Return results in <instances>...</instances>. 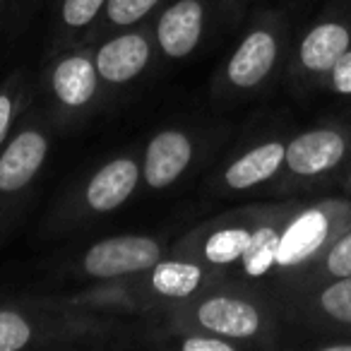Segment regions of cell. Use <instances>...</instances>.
Instances as JSON below:
<instances>
[{
	"mask_svg": "<svg viewBox=\"0 0 351 351\" xmlns=\"http://www.w3.org/2000/svg\"><path fill=\"white\" fill-rule=\"evenodd\" d=\"M351 277V226H346L313 263H308L303 269H298L293 277H289L284 284L272 289V296L282 291H291V289L313 287V284L330 282V279Z\"/></svg>",
	"mask_w": 351,
	"mask_h": 351,
	"instance_id": "d6986e66",
	"label": "cell"
},
{
	"mask_svg": "<svg viewBox=\"0 0 351 351\" xmlns=\"http://www.w3.org/2000/svg\"><path fill=\"white\" fill-rule=\"evenodd\" d=\"M5 3H8V0H0V10H3V8H5Z\"/></svg>",
	"mask_w": 351,
	"mask_h": 351,
	"instance_id": "484cf974",
	"label": "cell"
},
{
	"mask_svg": "<svg viewBox=\"0 0 351 351\" xmlns=\"http://www.w3.org/2000/svg\"><path fill=\"white\" fill-rule=\"evenodd\" d=\"M219 277L221 274H215L195 258L173 253L171 258H161L147 272L132 277V284L145 306V313L154 315L164 306L191 298L193 293H197Z\"/></svg>",
	"mask_w": 351,
	"mask_h": 351,
	"instance_id": "2e32d148",
	"label": "cell"
},
{
	"mask_svg": "<svg viewBox=\"0 0 351 351\" xmlns=\"http://www.w3.org/2000/svg\"><path fill=\"white\" fill-rule=\"evenodd\" d=\"M351 226V197H322L303 202L287 224L279 243L277 265L267 289H277L289 277L317 258L341 231Z\"/></svg>",
	"mask_w": 351,
	"mask_h": 351,
	"instance_id": "9c48e42d",
	"label": "cell"
},
{
	"mask_svg": "<svg viewBox=\"0 0 351 351\" xmlns=\"http://www.w3.org/2000/svg\"><path fill=\"white\" fill-rule=\"evenodd\" d=\"M351 164V118L332 116L291 132L274 195L298 197L339 186Z\"/></svg>",
	"mask_w": 351,
	"mask_h": 351,
	"instance_id": "277c9868",
	"label": "cell"
},
{
	"mask_svg": "<svg viewBox=\"0 0 351 351\" xmlns=\"http://www.w3.org/2000/svg\"><path fill=\"white\" fill-rule=\"evenodd\" d=\"M320 92H327L330 97L351 101V49L346 51L339 58V63L330 70V75H327L325 82H322Z\"/></svg>",
	"mask_w": 351,
	"mask_h": 351,
	"instance_id": "603a6c76",
	"label": "cell"
},
{
	"mask_svg": "<svg viewBox=\"0 0 351 351\" xmlns=\"http://www.w3.org/2000/svg\"><path fill=\"white\" fill-rule=\"evenodd\" d=\"M248 0H169L152 20L156 53L181 63L202 51L219 32L239 25Z\"/></svg>",
	"mask_w": 351,
	"mask_h": 351,
	"instance_id": "8992f818",
	"label": "cell"
},
{
	"mask_svg": "<svg viewBox=\"0 0 351 351\" xmlns=\"http://www.w3.org/2000/svg\"><path fill=\"white\" fill-rule=\"evenodd\" d=\"M274 298L284 322L308 335L325 330H351V277L291 289L277 293Z\"/></svg>",
	"mask_w": 351,
	"mask_h": 351,
	"instance_id": "5bb4252c",
	"label": "cell"
},
{
	"mask_svg": "<svg viewBox=\"0 0 351 351\" xmlns=\"http://www.w3.org/2000/svg\"><path fill=\"white\" fill-rule=\"evenodd\" d=\"M156 344L164 349H181V351H245L241 344L231 339H221L217 335H207L191 327H169L156 332Z\"/></svg>",
	"mask_w": 351,
	"mask_h": 351,
	"instance_id": "7402d4cb",
	"label": "cell"
},
{
	"mask_svg": "<svg viewBox=\"0 0 351 351\" xmlns=\"http://www.w3.org/2000/svg\"><path fill=\"white\" fill-rule=\"evenodd\" d=\"M142 186V166L137 154H116L92 169L82 181L73 183L53 202L44 219V231L49 239H63L84 226L118 212Z\"/></svg>",
	"mask_w": 351,
	"mask_h": 351,
	"instance_id": "3957f363",
	"label": "cell"
},
{
	"mask_svg": "<svg viewBox=\"0 0 351 351\" xmlns=\"http://www.w3.org/2000/svg\"><path fill=\"white\" fill-rule=\"evenodd\" d=\"M169 0H108L101 12V20L94 32V41L111 32H121L128 27H137L149 22ZM92 41V44H94Z\"/></svg>",
	"mask_w": 351,
	"mask_h": 351,
	"instance_id": "44dd1931",
	"label": "cell"
},
{
	"mask_svg": "<svg viewBox=\"0 0 351 351\" xmlns=\"http://www.w3.org/2000/svg\"><path fill=\"white\" fill-rule=\"evenodd\" d=\"M97 332H104V322L94 313L75 311L56 298L29 306H0V351L80 344V337Z\"/></svg>",
	"mask_w": 351,
	"mask_h": 351,
	"instance_id": "52a82bcc",
	"label": "cell"
},
{
	"mask_svg": "<svg viewBox=\"0 0 351 351\" xmlns=\"http://www.w3.org/2000/svg\"><path fill=\"white\" fill-rule=\"evenodd\" d=\"M303 346L313 351H351V330L315 332L311 339L303 341Z\"/></svg>",
	"mask_w": 351,
	"mask_h": 351,
	"instance_id": "cb8c5ba5",
	"label": "cell"
},
{
	"mask_svg": "<svg viewBox=\"0 0 351 351\" xmlns=\"http://www.w3.org/2000/svg\"><path fill=\"white\" fill-rule=\"evenodd\" d=\"M34 99V84L25 68H17L0 82V152L20 125L25 111Z\"/></svg>",
	"mask_w": 351,
	"mask_h": 351,
	"instance_id": "ffe728a7",
	"label": "cell"
},
{
	"mask_svg": "<svg viewBox=\"0 0 351 351\" xmlns=\"http://www.w3.org/2000/svg\"><path fill=\"white\" fill-rule=\"evenodd\" d=\"M56 121L32 104L0 152V241L20 221L53 149Z\"/></svg>",
	"mask_w": 351,
	"mask_h": 351,
	"instance_id": "5b68a950",
	"label": "cell"
},
{
	"mask_svg": "<svg viewBox=\"0 0 351 351\" xmlns=\"http://www.w3.org/2000/svg\"><path fill=\"white\" fill-rule=\"evenodd\" d=\"M108 0H56L49 56L94 41V32Z\"/></svg>",
	"mask_w": 351,
	"mask_h": 351,
	"instance_id": "ac0fdd59",
	"label": "cell"
},
{
	"mask_svg": "<svg viewBox=\"0 0 351 351\" xmlns=\"http://www.w3.org/2000/svg\"><path fill=\"white\" fill-rule=\"evenodd\" d=\"M258 215L260 205H250L215 217L183 236L173 245V253L195 258L215 274L231 277L234 269L239 272L241 263L248 255Z\"/></svg>",
	"mask_w": 351,
	"mask_h": 351,
	"instance_id": "8fae6325",
	"label": "cell"
},
{
	"mask_svg": "<svg viewBox=\"0 0 351 351\" xmlns=\"http://www.w3.org/2000/svg\"><path fill=\"white\" fill-rule=\"evenodd\" d=\"M202 140L195 130L183 125H166L147 140L140 154L142 188L166 191L176 186L193 169L202 152Z\"/></svg>",
	"mask_w": 351,
	"mask_h": 351,
	"instance_id": "e0dca14e",
	"label": "cell"
},
{
	"mask_svg": "<svg viewBox=\"0 0 351 351\" xmlns=\"http://www.w3.org/2000/svg\"><path fill=\"white\" fill-rule=\"evenodd\" d=\"M351 49V0H327L320 15L291 44L287 80L298 94L320 92L339 58Z\"/></svg>",
	"mask_w": 351,
	"mask_h": 351,
	"instance_id": "ba28073f",
	"label": "cell"
},
{
	"mask_svg": "<svg viewBox=\"0 0 351 351\" xmlns=\"http://www.w3.org/2000/svg\"><path fill=\"white\" fill-rule=\"evenodd\" d=\"M339 188H341V193H344L346 197H351V164L346 166L344 176H341V181H339Z\"/></svg>",
	"mask_w": 351,
	"mask_h": 351,
	"instance_id": "d4e9b609",
	"label": "cell"
},
{
	"mask_svg": "<svg viewBox=\"0 0 351 351\" xmlns=\"http://www.w3.org/2000/svg\"><path fill=\"white\" fill-rule=\"evenodd\" d=\"M44 92L56 123L77 125L94 116L104 101V87L94 65V44L75 46L49 56L44 70Z\"/></svg>",
	"mask_w": 351,
	"mask_h": 351,
	"instance_id": "30bf717a",
	"label": "cell"
},
{
	"mask_svg": "<svg viewBox=\"0 0 351 351\" xmlns=\"http://www.w3.org/2000/svg\"><path fill=\"white\" fill-rule=\"evenodd\" d=\"M289 132L269 130L231 154L212 178V191L219 195H245L263 186H274L287 156Z\"/></svg>",
	"mask_w": 351,
	"mask_h": 351,
	"instance_id": "9a60e30c",
	"label": "cell"
},
{
	"mask_svg": "<svg viewBox=\"0 0 351 351\" xmlns=\"http://www.w3.org/2000/svg\"><path fill=\"white\" fill-rule=\"evenodd\" d=\"M166 253V243L149 234H121L87 245L68 267L63 277L84 282L128 279L154 267Z\"/></svg>",
	"mask_w": 351,
	"mask_h": 351,
	"instance_id": "7c38bea8",
	"label": "cell"
},
{
	"mask_svg": "<svg viewBox=\"0 0 351 351\" xmlns=\"http://www.w3.org/2000/svg\"><path fill=\"white\" fill-rule=\"evenodd\" d=\"M291 44V17L287 10H255L236 46L217 68L212 97L219 104H243L260 97L287 73Z\"/></svg>",
	"mask_w": 351,
	"mask_h": 351,
	"instance_id": "7a4b0ae2",
	"label": "cell"
},
{
	"mask_svg": "<svg viewBox=\"0 0 351 351\" xmlns=\"http://www.w3.org/2000/svg\"><path fill=\"white\" fill-rule=\"evenodd\" d=\"M159 58L152 34V22L128 27L94 41V65L101 80L104 97L111 99L132 87Z\"/></svg>",
	"mask_w": 351,
	"mask_h": 351,
	"instance_id": "4fadbf2b",
	"label": "cell"
},
{
	"mask_svg": "<svg viewBox=\"0 0 351 351\" xmlns=\"http://www.w3.org/2000/svg\"><path fill=\"white\" fill-rule=\"evenodd\" d=\"M154 315L169 327L217 335L243 349H277L287 327L269 289L236 277L215 279L191 298L164 306Z\"/></svg>",
	"mask_w": 351,
	"mask_h": 351,
	"instance_id": "6da1fadb",
	"label": "cell"
}]
</instances>
